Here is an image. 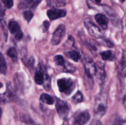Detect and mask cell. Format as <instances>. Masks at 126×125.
Wrapping results in <instances>:
<instances>
[{
    "label": "cell",
    "instance_id": "1",
    "mask_svg": "<svg viewBox=\"0 0 126 125\" xmlns=\"http://www.w3.org/2000/svg\"><path fill=\"white\" fill-rule=\"evenodd\" d=\"M108 108L107 97L105 93H100L95 100L94 112L97 116L102 117L106 113Z\"/></svg>",
    "mask_w": 126,
    "mask_h": 125
},
{
    "label": "cell",
    "instance_id": "2",
    "mask_svg": "<svg viewBox=\"0 0 126 125\" xmlns=\"http://www.w3.org/2000/svg\"><path fill=\"white\" fill-rule=\"evenodd\" d=\"M59 91L66 95H70L75 88V83L71 78H63L57 80Z\"/></svg>",
    "mask_w": 126,
    "mask_h": 125
},
{
    "label": "cell",
    "instance_id": "3",
    "mask_svg": "<svg viewBox=\"0 0 126 125\" xmlns=\"http://www.w3.org/2000/svg\"><path fill=\"white\" fill-rule=\"evenodd\" d=\"M84 23L85 26L87 28L89 33L92 36L95 38H98V39L103 36V34H102L101 29L97 26H96L91 20L89 18H86L84 21Z\"/></svg>",
    "mask_w": 126,
    "mask_h": 125
},
{
    "label": "cell",
    "instance_id": "4",
    "mask_svg": "<svg viewBox=\"0 0 126 125\" xmlns=\"http://www.w3.org/2000/svg\"><path fill=\"white\" fill-rule=\"evenodd\" d=\"M55 107L59 116L63 119L67 118L70 112V107L67 102L60 99H57Z\"/></svg>",
    "mask_w": 126,
    "mask_h": 125
},
{
    "label": "cell",
    "instance_id": "5",
    "mask_svg": "<svg viewBox=\"0 0 126 125\" xmlns=\"http://www.w3.org/2000/svg\"><path fill=\"white\" fill-rule=\"evenodd\" d=\"M84 66L86 75L89 78H93L96 73V65L90 58H85L83 60Z\"/></svg>",
    "mask_w": 126,
    "mask_h": 125
},
{
    "label": "cell",
    "instance_id": "6",
    "mask_svg": "<svg viewBox=\"0 0 126 125\" xmlns=\"http://www.w3.org/2000/svg\"><path fill=\"white\" fill-rule=\"evenodd\" d=\"M65 34V27L63 25L61 24L56 28L53 33L52 38L51 39V44L53 45H56L60 44L62 39Z\"/></svg>",
    "mask_w": 126,
    "mask_h": 125
},
{
    "label": "cell",
    "instance_id": "7",
    "mask_svg": "<svg viewBox=\"0 0 126 125\" xmlns=\"http://www.w3.org/2000/svg\"><path fill=\"white\" fill-rule=\"evenodd\" d=\"M14 97V92L11 84H7V90L4 93L0 94V104H5L13 100Z\"/></svg>",
    "mask_w": 126,
    "mask_h": 125
},
{
    "label": "cell",
    "instance_id": "8",
    "mask_svg": "<svg viewBox=\"0 0 126 125\" xmlns=\"http://www.w3.org/2000/svg\"><path fill=\"white\" fill-rule=\"evenodd\" d=\"M47 15L50 20H54L65 17L66 15V12L65 10L53 8L48 10L47 12Z\"/></svg>",
    "mask_w": 126,
    "mask_h": 125
},
{
    "label": "cell",
    "instance_id": "9",
    "mask_svg": "<svg viewBox=\"0 0 126 125\" xmlns=\"http://www.w3.org/2000/svg\"><path fill=\"white\" fill-rule=\"evenodd\" d=\"M89 113L87 111H84L78 114L75 117L73 125H84L90 120Z\"/></svg>",
    "mask_w": 126,
    "mask_h": 125
},
{
    "label": "cell",
    "instance_id": "10",
    "mask_svg": "<svg viewBox=\"0 0 126 125\" xmlns=\"http://www.w3.org/2000/svg\"><path fill=\"white\" fill-rule=\"evenodd\" d=\"M41 1L42 0H24L20 2L18 7L20 9L29 7L31 9L35 10Z\"/></svg>",
    "mask_w": 126,
    "mask_h": 125
},
{
    "label": "cell",
    "instance_id": "11",
    "mask_svg": "<svg viewBox=\"0 0 126 125\" xmlns=\"http://www.w3.org/2000/svg\"><path fill=\"white\" fill-rule=\"evenodd\" d=\"M46 70L43 67H38L34 74V80L38 85H42L44 83V72Z\"/></svg>",
    "mask_w": 126,
    "mask_h": 125
},
{
    "label": "cell",
    "instance_id": "12",
    "mask_svg": "<svg viewBox=\"0 0 126 125\" xmlns=\"http://www.w3.org/2000/svg\"><path fill=\"white\" fill-rule=\"evenodd\" d=\"M96 22L98 23V24L103 28V29H107L108 28V19L105 15L98 13L95 16Z\"/></svg>",
    "mask_w": 126,
    "mask_h": 125
},
{
    "label": "cell",
    "instance_id": "13",
    "mask_svg": "<svg viewBox=\"0 0 126 125\" xmlns=\"http://www.w3.org/2000/svg\"><path fill=\"white\" fill-rule=\"evenodd\" d=\"M96 77L97 81L99 83H102L105 78V72L103 66H96Z\"/></svg>",
    "mask_w": 126,
    "mask_h": 125
},
{
    "label": "cell",
    "instance_id": "14",
    "mask_svg": "<svg viewBox=\"0 0 126 125\" xmlns=\"http://www.w3.org/2000/svg\"><path fill=\"white\" fill-rule=\"evenodd\" d=\"M8 28L11 34L14 35L22 31L19 24L15 20H11L9 22Z\"/></svg>",
    "mask_w": 126,
    "mask_h": 125
},
{
    "label": "cell",
    "instance_id": "15",
    "mask_svg": "<svg viewBox=\"0 0 126 125\" xmlns=\"http://www.w3.org/2000/svg\"><path fill=\"white\" fill-rule=\"evenodd\" d=\"M40 100L43 103L48 104V105H52L54 103V99L53 97L46 93H43L40 96Z\"/></svg>",
    "mask_w": 126,
    "mask_h": 125
},
{
    "label": "cell",
    "instance_id": "16",
    "mask_svg": "<svg viewBox=\"0 0 126 125\" xmlns=\"http://www.w3.org/2000/svg\"><path fill=\"white\" fill-rule=\"evenodd\" d=\"M47 3L50 6H55V7H63L66 5L65 0H46Z\"/></svg>",
    "mask_w": 126,
    "mask_h": 125
},
{
    "label": "cell",
    "instance_id": "17",
    "mask_svg": "<svg viewBox=\"0 0 126 125\" xmlns=\"http://www.w3.org/2000/svg\"><path fill=\"white\" fill-rule=\"evenodd\" d=\"M7 71L6 61L2 54L0 52V73L5 74Z\"/></svg>",
    "mask_w": 126,
    "mask_h": 125
},
{
    "label": "cell",
    "instance_id": "18",
    "mask_svg": "<svg viewBox=\"0 0 126 125\" xmlns=\"http://www.w3.org/2000/svg\"><path fill=\"white\" fill-rule=\"evenodd\" d=\"M7 54L12 61H16L17 60V51L14 47H11L8 49Z\"/></svg>",
    "mask_w": 126,
    "mask_h": 125
},
{
    "label": "cell",
    "instance_id": "19",
    "mask_svg": "<svg viewBox=\"0 0 126 125\" xmlns=\"http://www.w3.org/2000/svg\"><path fill=\"white\" fill-rule=\"evenodd\" d=\"M68 55L70 56V58L73 60L75 62H78L79 60L81 58V55L78 51H70L68 52Z\"/></svg>",
    "mask_w": 126,
    "mask_h": 125
},
{
    "label": "cell",
    "instance_id": "20",
    "mask_svg": "<svg viewBox=\"0 0 126 125\" xmlns=\"http://www.w3.org/2000/svg\"><path fill=\"white\" fill-rule=\"evenodd\" d=\"M72 100L73 102L75 103H80L83 100V94H82L81 91H78L75 95L73 96L72 98Z\"/></svg>",
    "mask_w": 126,
    "mask_h": 125
},
{
    "label": "cell",
    "instance_id": "21",
    "mask_svg": "<svg viewBox=\"0 0 126 125\" xmlns=\"http://www.w3.org/2000/svg\"><path fill=\"white\" fill-rule=\"evenodd\" d=\"M54 61L55 62V63L57 65H59V66H63L64 64H65V60H64L63 57L62 55H56V56L54 57Z\"/></svg>",
    "mask_w": 126,
    "mask_h": 125
},
{
    "label": "cell",
    "instance_id": "22",
    "mask_svg": "<svg viewBox=\"0 0 126 125\" xmlns=\"http://www.w3.org/2000/svg\"><path fill=\"white\" fill-rule=\"evenodd\" d=\"M87 45L91 51H97L98 50V44L95 40H90L89 42H87Z\"/></svg>",
    "mask_w": 126,
    "mask_h": 125
},
{
    "label": "cell",
    "instance_id": "23",
    "mask_svg": "<svg viewBox=\"0 0 126 125\" xmlns=\"http://www.w3.org/2000/svg\"><path fill=\"white\" fill-rule=\"evenodd\" d=\"M64 67V71L66 72H75L76 69L75 67L71 64L70 63L68 62H65V64L63 66Z\"/></svg>",
    "mask_w": 126,
    "mask_h": 125
},
{
    "label": "cell",
    "instance_id": "24",
    "mask_svg": "<svg viewBox=\"0 0 126 125\" xmlns=\"http://www.w3.org/2000/svg\"><path fill=\"white\" fill-rule=\"evenodd\" d=\"M23 17H24L25 19L27 21V22H28V23H29V22H30L31 20H32V18L33 17V15H33V13H32L31 11H25V12H23Z\"/></svg>",
    "mask_w": 126,
    "mask_h": 125
},
{
    "label": "cell",
    "instance_id": "25",
    "mask_svg": "<svg viewBox=\"0 0 126 125\" xmlns=\"http://www.w3.org/2000/svg\"><path fill=\"white\" fill-rule=\"evenodd\" d=\"M112 55V51L110 50H107V51H102L100 53V56H102V60H107L111 57Z\"/></svg>",
    "mask_w": 126,
    "mask_h": 125
},
{
    "label": "cell",
    "instance_id": "26",
    "mask_svg": "<svg viewBox=\"0 0 126 125\" xmlns=\"http://www.w3.org/2000/svg\"><path fill=\"white\" fill-rule=\"evenodd\" d=\"M5 12H6V7L3 4L2 1H0V21L2 20L3 17H4Z\"/></svg>",
    "mask_w": 126,
    "mask_h": 125
},
{
    "label": "cell",
    "instance_id": "27",
    "mask_svg": "<svg viewBox=\"0 0 126 125\" xmlns=\"http://www.w3.org/2000/svg\"><path fill=\"white\" fill-rule=\"evenodd\" d=\"M5 7L7 9H11L14 5L13 0H1Z\"/></svg>",
    "mask_w": 126,
    "mask_h": 125
},
{
    "label": "cell",
    "instance_id": "28",
    "mask_svg": "<svg viewBox=\"0 0 126 125\" xmlns=\"http://www.w3.org/2000/svg\"><path fill=\"white\" fill-rule=\"evenodd\" d=\"M43 32H46L48 30L49 28V26H50V23L48 22L47 20H45L43 22Z\"/></svg>",
    "mask_w": 126,
    "mask_h": 125
},
{
    "label": "cell",
    "instance_id": "29",
    "mask_svg": "<svg viewBox=\"0 0 126 125\" xmlns=\"http://www.w3.org/2000/svg\"><path fill=\"white\" fill-rule=\"evenodd\" d=\"M23 32L20 31V33H18V34H16L15 35V38H16V39L17 40H20L21 39H22V38H23Z\"/></svg>",
    "mask_w": 126,
    "mask_h": 125
},
{
    "label": "cell",
    "instance_id": "30",
    "mask_svg": "<svg viewBox=\"0 0 126 125\" xmlns=\"http://www.w3.org/2000/svg\"><path fill=\"white\" fill-rule=\"evenodd\" d=\"M113 125H126V120H118Z\"/></svg>",
    "mask_w": 126,
    "mask_h": 125
},
{
    "label": "cell",
    "instance_id": "31",
    "mask_svg": "<svg viewBox=\"0 0 126 125\" xmlns=\"http://www.w3.org/2000/svg\"><path fill=\"white\" fill-rule=\"evenodd\" d=\"M34 58H33V57H31L29 59V60H28V65H30V66H32L33 64H34Z\"/></svg>",
    "mask_w": 126,
    "mask_h": 125
},
{
    "label": "cell",
    "instance_id": "32",
    "mask_svg": "<svg viewBox=\"0 0 126 125\" xmlns=\"http://www.w3.org/2000/svg\"><path fill=\"white\" fill-rule=\"evenodd\" d=\"M123 104H124V105L126 108V94L124 96V98H123Z\"/></svg>",
    "mask_w": 126,
    "mask_h": 125
},
{
    "label": "cell",
    "instance_id": "33",
    "mask_svg": "<svg viewBox=\"0 0 126 125\" xmlns=\"http://www.w3.org/2000/svg\"><path fill=\"white\" fill-rule=\"evenodd\" d=\"M95 2L97 3H100L101 2V0H95Z\"/></svg>",
    "mask_w": 126,
    "mask_h": 125
},
{
    "label": "cell",
    "instance_id": "34",
    "mask_svg": "<svg viewBox=\"0 0 126 125\" xmlns=\"http://www.w3.org/2000/svg\"><path fill=\"white\" fill-rule=\"evenodd\" d=\"M2 86H3V85H2V83L0 82V88H2Z\"/></svg>",
    "mask_w": 126,
    "mask_h": 125
},
{
    "label": "cell",
    "instance_id": "35",
    "mask_svg": "<svg viewBox=\"0 0 126 125\" xmlns=\"http://www.w3.org/2000/svg\"><path fill=\"white\" fill-rule=\"evenodd\" d=\"M126 0H119V1H120L121 2H124Z\"/></svg>",
    "mask_w": 126,
    "mask_h": 125
},
{
    "label": "cell",
    "instance_id": "36",
    "mask_svg": "<svg viewBox=\"0 0 126 125\" xmlns=\"http://www.w3.org/2000/svg\"><path fill=\"white\" fill-rule=\"evenodd\" d=\"M1 109H0V116H1Z\"/></svg>",
    "mask_w": 126,
    "mask_h": 125
}]
</instances>
